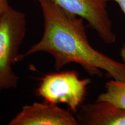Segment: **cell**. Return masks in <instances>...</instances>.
<instances>
[{"label":"cell","mask_w":125,"mask_h":125,"mask_svg":"<svg viewBox=\"0 0 125 125\" xmlns=\"http://www.w3.org/2000/svg\"><path fill=\"white\" fill-rule=\"evenodd\" d=\"M76 116L81 125H125V109L105 101L81 106Z\"/></svg>","instance_id":"obj_6"},{"label":"cell","mask_w":125,"mask_h":125,"mask_svg":"<svg viewBox=\"0 0 125 125\" xmlns=\"http://www.w3.org/2000/svg\"><path fill=\"white\" fill-rule=\"evenodd\" d=\"M10 7L9 0H0V18Z\"/></svg>","instance_id":"obj_8"},{"label":"cell","mask_w":125,"mask_h":125,"mask_svg":"<svg viewBox=\"0 0 125 125\" xmlns=\"http://www.w3.org/2000/svg\"><path fill=\"white\" fill-rule=\"evenodd\" d=\"M120 56H121L122 62H125V43L122 45L120 49Z\"/></svg>","instance_id":"obj_10"},{"label":"cell","mask_w":125,"mask_h":125,"mask_svg":"<svg viewBox=\"0 0 125 125\" xmlns=\"http://www.w3.org/2000/svg\"><path fill=\"white\" fill-rule=\"evenodd\" d=\"M62 9L82 18L104 43L113 44L116 37L107 11L111 0H51Z\"/></svg>","instance_id":"obj_4"},{"label":"cell","mask_w":125,"mask_h":125,"mask_svg":"<svg viewBox=\"0 0 125 125\" xmlns=\"http://www.w3.org/2000/svg\"><path fill=\"white\" fill-rule=\"evenodd\" d=\"M35 1L42 14L43 34L38 42L23 54L24 57L38 52L48 53L53 57L57 71L65 65L76 63L92 76L101 77L104 71L113 79L125 81V62L111 58L90 45L82 18L51 0Z\"/></svg>","instance_id":"obj_1"},{"label":"cell","mask_w":125,"mask_h":125,"mask_svg":"<svg viewBox=\"0 0 125 125\" xmlns=\"http://www.w3.org/2000/svg\"><path fill=\"white\" fill-rule=\"evenodd\" d=\"M90 83V79H80L74 70L51 73L41 78L35 93L45 102L65 104L76 112L85 100Z\"/></svg>","instance_id":"obj_3"},{"label":"cell","mask_w":125,"mask_h":125,"mask_svg":"<svg viewBox=\"0 0 125 125\" xmlns=\"http://www.w3.org/2000/svg\"><path fill=\"white\" fill-rule=\"evenodd\" d=\"M115 1V2L118 4L119 7L121 8L123 13L125 15V0H111Z\"/></svg>","instance_id":"obj_9"},{"label":"cell","mask_w":125,"mask_h":125,"mask_svg":"<svg viewBox=\"0 0 125 125\" xmlns=\"http://www.w3.org/2000/svg\"><path fill=\"white\" fill-rule=\"evenodd\" d=\"M105 91L100 94L96 101H105L125 109V81L112 79L105 85Z\"/></svg>","instance_id":"obj_7"},{"label":"cell","mask_w":125,"mask_h":125,"mask_svg":"<svg viewBox=\"0 0 125 125\" xmlns=\"http://www.w3.org/2000/svg\"><path fill=\"white\" fill-rule=\"evenodd\" d=\"M9 125H79L70 109L43 101L24 105Z\"/></svg>","instance_id":"obj_5"},{"label":"cell","mask_w":125,"mask_h":125,"mask_svg":"<svg viewBox=\"0 0 125 125\" xmlns=\"http://www.w3.org/2000/svg\"><path fill=\"white\" fill-rule=\"evenodd\" d=\"M26 31V15L10 6L0 18V91L18 87L13 66L24 58L19 51Z\"/></svg>","instance_id":"obj_2"}]
</instances>
